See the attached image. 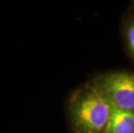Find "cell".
I'll return each mask as SVG.
<instances>
[{
	"mask_svg": "<svg viewBox=\"0 0 134 133\" xmlns=\"http://www.w3.org/2000/svg\"><path fill=\"white\" fill-rule=\"evenodd\" d=\"M107 133H134V112L114 109Z\"/></svg>",
	"mask_w": 134,
	"mask_h": 133,
	"instance_id": "obj_3",
	"label": "cell"
},
{
	"mask_svg": "<svg viewBox=\"0 0 134 133\" xmlns=\"http://www.w3.org/2000/svg\"><path fill=\"white\" fill-rule=\"evenodd\" d=\"M91 81L115 110L134 112V73L105 72L97 74Z\"/></svg>",
	"mask_w": 134,
	"mask_h": 133,
	"instance_id": "obj_2",
	"label": "cell"
},
{
	"mask_svg": "<svg viewBox=\"0 0 134 133\" xmlns=\"http://www.w3.org/2000/svg\"><path fill=\"white\" fill-rule=\"evenodd\" d=\"M114 108L88 81L71 92L66 113L71 133H107Z\"/></svg>",
	"mask_w": 134,
	"mask_h": 133,
	"instance_id": "obj_1",
	"label": "cell"
},
{
	"mask_svg": "<svg viewBox=\"0 0 134 133\" xmlns=\"http://www.w3.org/2000/svg\"><path fill=\"white\" fill-rule=\"evenodd\" d=\"M122 30L127 52L134 61V16H129L125 18Z\"/></svg>",
	"mask_w": 134,
	"mask_h": 133,
	"instance_id": "obj_4",
	"label": "cell"
}]
</instances>
